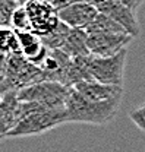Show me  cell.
<instances>
[{"label":"cell","mask_w":145,"mask_h":152,"mask_svg":"<svg viewBox=\"0 0 145 152\" xmlns=\"http://www.w3.org/2000/svg\"><path fill=\"white\" fill-rule=\"evenodd\" d=\"M22 104H24V118L12 132L6 134V137L38 136L41 133L54 129L56 126L68 123L66 108H50L37 102H22Z\"/></svg>","instance_id":"1"},{"label":"cell","mask_w":145,"mask_h":152,"mask_svg":"<svg viewBox=\"0 0 145 152\" xmlns=\"http://www.w3.org/2000/svg\"><path fill=\"white\" fill-rule=\"evenodd\" d=\"M120 101L94 102L71 88L66 102L68 123H88V124H107L119 111Z\"/></svg>","instance_id":"2"},{"label":"cell","mask_w":145,"mask_h":152,"mask_svg":"<svg viewBox=\"0 0 145 152\" xmlns=\"http://www.w3.org/2000/svg\"><path fill=\"white\" fill-rule=\"evenodd\" d=\"M1 95L10 91L19 92L24 88L35 85L40 82H47L44 72L29 63L21 54L1 56Z\"/></svg>","instance_id":"3"},{"label":"cell","mask_w":145,"mask_h":152,"mask_svg":"<svg viewBox=\"0 0 145 152\" xmlns=\"http://www.w3.org/2000/svg\"><path fill=\"white\" fill-rule=\"evenodd\" d=\"M127 48L111 57H87V67L91 79L100 83L122 86L126 64Z\"/></svg>","instance_id":"4"},{"label":"cell","mask_w":145,"mask_h":152,"mask_svg":"<svg viewBox=\"0 0 145 152\" xmlns=\"http://www.w3.org/2000/svg\"><path fill=\"white\" fill-rule=\"evenodd\" d=\"M71 88L59 82H40L18 92L22 102H37L50 108H66Z\"/></svg>","instance_id":"5"},{"label":"cell","mask_w":145,"mask_h":152,"mask_svg":"<svg viewBox=\"0 0 145 152\" xmlns=\"http://www.w3.org/2000/svg\"><path fill=\"white\" fill-rule=\"evenodd\" d=\"M25 9L31 20L32 32L40 37L50 34L60 22L59 10L46 0H31L25 4Z\"/></svg>","instance_id":"6"},{"label":"cell","mask_w":145,"mask_h":152,"mask_svg":"<svg viewBox=\"0 0 145 152\" xmlns=\"http://www.w3.org/2000/svg\"><path fill=\"white\" fill-rule=\"evenodd\" d=\"M132 38L127 34H95L88 38V48L91 56L111 57L127 48Z\"/></svg>","instance_id":"7"},{"label":"cell","mask_w":145,"mask_h":152,"mask_svg":"<svg viewBox=\"0 0 145 152\" xmlns=\"http://www.w3.org/2000/svg\"><path fill=\"white\" fill-rule=\"evenodd\" d=\"M100 10L88 3H71L59 9V19L72 29H87Z\"/></svg>","instance_id":"8"},{"label":"cell","mask_w":145,"mask_h":152,"mask_svg":"<svg viewBox=\"0 0 145 152\" xmlns=\"http://www.w3.org/2000/svg\"><path fill=\"white\" fill-rule=\"evenodd\" d=\"M24 118V104L18 98L16 91H10L1 95L0 102V123H1V137L12 132Z\"/></svg>","instance_id":"9"},{"label":"cell","mask_w":145,"mask_h":152,"mask_svg":"<svg viewBox=\"0 0 145 152\" xmlns=\"http://www.w3.org/2000/svg\"><path fill=\"white\" fill-rule=\"evenodd\" d=\"M97 9L101 13H106V15H109L110 18H113L119 25H122L130 37L135 38L139 35L141 26L138 23L135 12H132L129 7L122 4L120 1H117V0H106Z\"/></svg>","instance_id":"10"},{"label":"cell","mask_w":145,"mask_h":152,"mask_svg":"<svg viewBox=\"0 0 145 152\" xmlns=\"http://www.w3.org/2000/svg\"><path fill=\"white\" fill-rule=\"evenodd\" d=\"M82 96L94 102H107V101H122L123 96V88L114 86V85H106L95 80H87L81 82L76 86H73Z\"/></svg>","instance_id":"11"},{"label":"cell","mask_w":145,"mask_h":152,"mask_svg":"<svg viewBox=\"0 0 145 152\" xmlns=\"http://www.w3.org/2000/svg\"><path fill=\"white\" fill-rule=\"evenodd\" d=\"M18 38L21 42L22 56L34 66L41 67L50 53V50L44 45L41 37L29 31V32H18Z\"/></svg>","instance_id":"12"},{"label":"cell","mask_w":145,"mask_h":152,"mask_svg":"<svg viewBox=\"0 0 145 152\" xmlns=\"http://www.w3.org/2000/svg\"><path fill=\"white\" fill-rule=\"evenodd\" d=\"M88 38L90 35L85 29H72L65 45L62 47V51L68 54L71 58L91 56L90 48H88Z\"/></svg>","instance_id":"13"},{"label":"cell","mask_w":145,"mask_h":152,"mask_svg":"<svg viewBox=\"0 0 145 152\" xmlns=\"http://www.w3.org/2000/svg\"><path fill=\"white\" fill-rule=\"evenodd\" d=\"M88 35H95V34H127L126 29L119 25L113 18H110L106 13H98L95 19L90 23V26L85 29ZM129 35V34H127Z\"/></svg>","instance_id":"14"},{"label":"cell","mask_w":145,"mask_h":152,"mask_svg":"<svg viewBox=\"0 0 145 152\" xmlns=\"http://www.w3.org/2000/svg\"><path fill=\"white\" fill-rule=\"evenodd\" d=\"M71 31H72V28L68 26L66 23H63V22L60 20L59 25L56 26L54 29H53L50 34L41 37V39H43L44 45H46L49 50H62V47L65 45V42H66V39L69 37Z\"/></svg>","instance_id":"15"},{"label":"cell","mask_w":145,"mask_h":152,"mask_svg":"<svg viewBox=\"0 0 145 152\" xmlns=\"http://www.w3.org/2000/svg\"><path fill=\"white\" fill-rule=\"evenodd\" d=\"M1 54L6 56H13L21 54V42L18 38V32L13 31L12 28H1Z\"/></svg>","instance_id":"16"},{"label":"cell","mask_w":145,"mask_h":152,"mask_svg":"<svg viewBox=\"0 0 145 152\" xmlns=\"http://www.w3.org/2000/svg\"><path fill=\"white\" fill-rule=\"evenodd\" d=\"M10 28L13 31H16V32H29V31H32L31 20H29V16H28V12H26L25 6H19L13 12L12 20H10Z\"/></svg>","instance_id":"17"},{"label":"cell","mask_w":145,"mask_h":152,"mask_svg":"<svg viewBox=\"0 0 145 152\" xmlns=\"http://www.w3.org/2000/svg\"><path fill=\"white\" fill-rule=\"evenodd\" d=\"M129 117H130V120H132L142 132H145V104L141 105L139 108L130 111Z\"/></svg>","instance_id":"18"},{"label":"cell","mask_w":145,"mask_h":152,"mask_svg":"<svg viewBox=\"0 0 145 152\" xmlns=\"http://www.w3.org/2000/svg\"><path fill=\"white\" fill-rule=\"evenodd\" d=\"M117 1H120L122 4H125L126 7H129L132 12H135L136 13V10H138V7L144 3V0H117Z\"/></svg>","instance_id":"19"},{"label":"cell","mask_w":145,"mask_h":152,"mask_svg":"<svg viewBox=\"0 0 145 152\" xmlns=\"http://www.w3.org/2000/svg\"><path fill=\"white\" fill-rule=\"evenodd\" d=\"M46 1H49V3H52L53 6H54L56 9L59 10L60 9V0H46Z\"/></svg>","instance_id":"20"}]
</instances>
